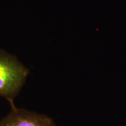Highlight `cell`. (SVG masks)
<instances>
[{"label":"cell","mask_w":126,"mask_h":126,"mask_svg":"<svg viewBox=\"0 0 126 126\" xmlns=\"http://www.w3.org/2000/svg\"><path fill=\"white\" fill-rule=\"evenodd\" d=\"M28 74L27 68L15 56L0 50V96L13 104Z\"/></svg>","instance_id":"cell-1"},{"label":"cell","mask_w":126,"mask_h":126,"mask_svg":"<svg viewBox=\"0 0 126 126\" xmlns=\"http://www.w3.org/2000/svg\"><path fill=\"white\" fill-rule=\"evenodd\" d=\"M11 105V111L0 121V126H56L48 116Z\"/></svg>","instance_id":"cell-2"}]
</instances>
